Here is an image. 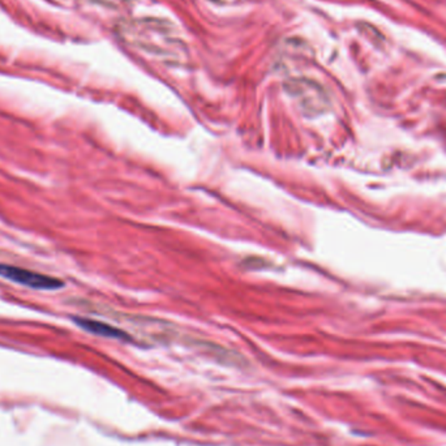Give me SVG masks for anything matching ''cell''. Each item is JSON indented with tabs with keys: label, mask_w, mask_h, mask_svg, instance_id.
Returning <instances> with one entry per match:
<instances>
[{
	"label": "cell",
	"mask_w": 446,
	"mask_h": 446,
	"mask_svg": "<svg viewBox=\"0 0 446 446\" xmlns=\"http://www.w3.org/2000/svg\"><path fill=\"white\" fill-rule=\"evenodd\" d=\"M0 278L38 291H56L64 288V282L59 278L14 265L0 264Z\"/></svg>",
	"instance_id": "cell-1"
},
{
	"label": "cell",
	"mask_w": 446,
	"mask_h": 446,
	"mask_svg": "<svg viewBox=\"0 0 446 446\" xmlns=\"http://www.w3.org/2000/svg\"><path fill=\"white\" fill-rule=\"evenodd\" d=\"M74 321L85 332L96 334L99 337L113 338V340H128L129 338L128 334L126 332H123L115 326L108 325L106 323H102V321H97V320L88 318H75Z\"/></svg>",
	"instance_id": "cell-2"
}]
</instances>
